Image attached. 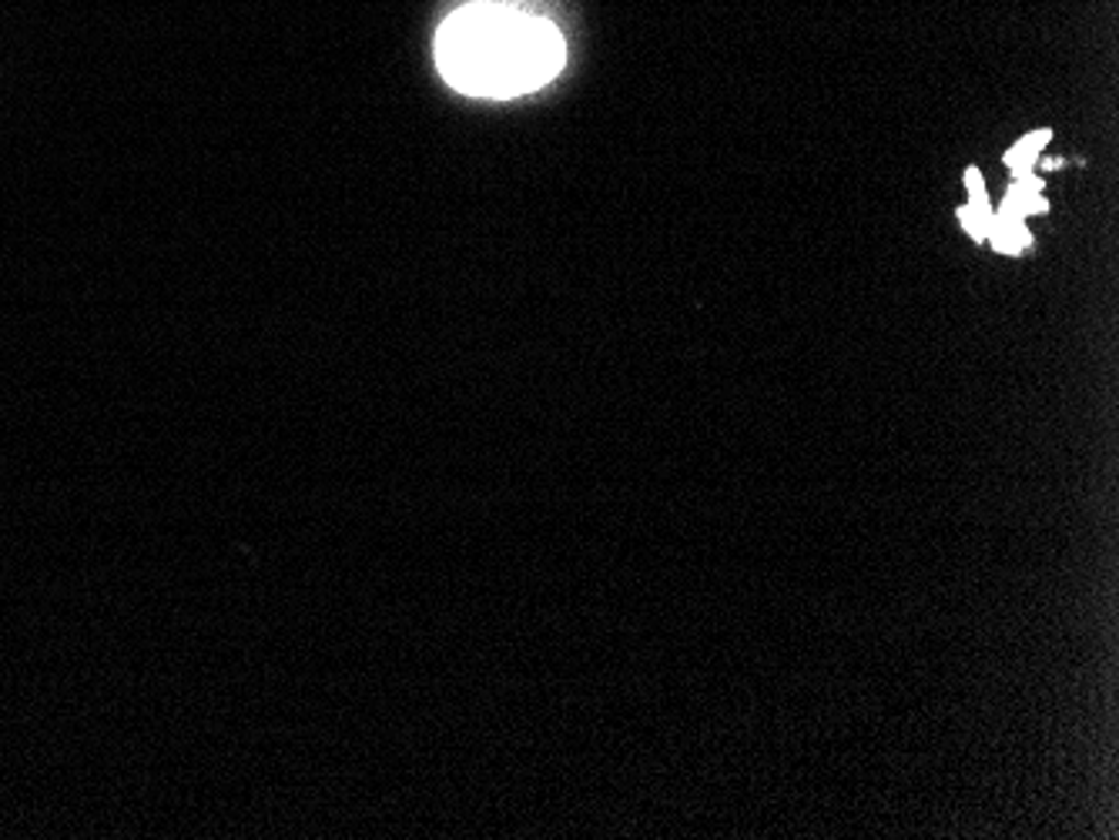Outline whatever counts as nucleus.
Instances as JSON below:
<instances>
[{
    "label": "nucleus",
    "mask_w": 1119,
    "mask_h": 840,
    "mask_svg": "<svg viewBox=\"0 0 1119 840\" xmlns=\"http://www.w3.org/2000/svg\"><path fill=\"white\" fill-rule=\"evenodd\" d=\"M567 61L563 34L506 4H466L436 34V68L463 94L516 97L550 84Z\"/></svg>",
    "instance_id": "nucleus-1"
},
{
    "label": "nucleus",
    "mask_w": 1119,
    "mask_h": 840,
    "mask_svg": "<svg viewBox=\"0 0 1119 840\" xmlns=\"http://www.w3.org/2000/svg\"><path fill=\"white\" fill-rule=\"evenodd\" d=\"M1049 131H1032V135H1026V138H1019L1009 151H1006V164H1009V171L1016 174V177H1026V174H1032V168L1039 164V151L1049 145Z\"/></svg>",
    "instance_id": "nucleus-5"
},
{
    "label": "nucleus",
    "mask_w": 1119,
    "mask_h": 840,
    "mask_svg": "<svg viewBox=\"0 0 1119 840\" xmlns=\"http://www.w3.org/2000/svg\"><path fill=\"white\" fill-rule=\"evenodd\" d=\"M966 185H969V205L959 208V221H962V228H966L972 238H979V242H982V238L989 234V225H992L995 211H992V205H989V195H985V185H982V174H979L975 168L966 171Z\"/></svg>",
    "instance_id": "nucleus-2"
},
{
    "label": "nucleus",
    "mask_w": 1119,
    "mask_h": 840,
    "mask_svg": "<svg viewBox=\"0 0 1119 840\" xmlns=\"http://www.w3.org/2000/svg\"><path fill=\"white\" fill-rule=\"evenodd\" d=\"M1042 192V182L1036 174H1026V177H1016L1013 188L1006 192L1003 198V208H998L995 215H1006V218H1023L1032 215V211H1046V198L1039 195Z\"/></svg>",
    "instance_id": "nucleus-3"
},
{
    "label": "nucleus",
    "mask_w": 1119,
    "mask_h": 840,
    "mask_svg": "<svg viewBox=\"0 0 1119 840\" xmlns=\"http://www.w3.org/2000/svg\"><path fill=\"white\" fill-rule=\"evenodd\" d=\"M989 242L995 252H1003V255H1019L1032 245V234L1026 228L1023 218H1006V215H995L992 225H989Z\"/></svg>",
    "instance_id": "nucleus-4"
}]
</instances>
